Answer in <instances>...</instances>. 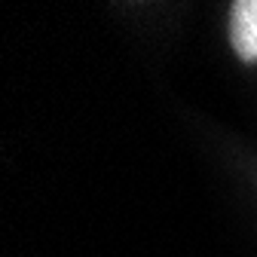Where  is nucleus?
Segmentation results:
<instances>
[{"mask_svg":"<svg viewBox=\"0 0 257 257\" xmlns=\"http://www.w3.org/2000/svg\"><path fill=\"white\" fill-rule=\"evenodd\" d=\"M230 43L242 61H257V0H236L233 4Z\"/></svg>","mask_w":257,"mask_h":257,"instance_id":"f257e3e1","label":"nucleus"}]
</instances>
